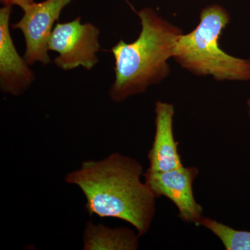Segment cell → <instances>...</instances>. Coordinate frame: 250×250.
<instances>
[{
    "mask_svg": "<svg viewBox=\"0 0 250 250\" xmlns=\"http://www.w3.org/2000/svg\"><path fill=\"white\" fill-rule=\"evenodd\" d=\"M11 6L0 9V88L12 96L22 95L32 85L35 74L21 57L14 45L10 31Z\"/></svg>",
    "mask_w": 250,
    "mask_h": 250,
    "instance_id": "7",
    "label": "cell"
},
{
    "mask_svg": "<svg viewBox=\"0 0 250 250\" xmlns=\"http://www.w3.org/2000/svg\"><path fill=\"white\" fill-rule=\"evenodd\" d=\"M141 31L134 42L123 40L111 49L114 58L115 80L108 90L113 103L145 93L159 84L170 73L167 60L183 31L159 16L151 8L140 10Z\"/></svg>",
    "mask_w": 250,
    "mask_h": 250,
    "instance_id": "2",
    "label": "cell"
},
{
    "mask_svg": "<svg viewBox=\"0 0 250 250\" xmlns=\"http://www.w3.org/2000/svg\"><path fill=\"white\" fill-rule=\"evenodd\" d=\"M229 22V14L223 6H207L196 28L179 36L172 58L197 76H212L220 82L250 80V60L232 57L219 45L222 32Z\"/></svg>",
    "mask_w": 250,
    "mask_h": 250,
    "instance_id": "3",
    "label": "cell"
},
{
    "mask_svg": "<svg viewBox=\"0 0 250 250\" xmlns=\"http://www.w3.org/2000/svg\"><path fill=\"white\" fill-rule=\"evenodd\" d=\"M199 174L196 167H182L164 172L147 170L144 182L156 198L167 197L179 210V217L186 223L200 225L204 218L203 208L195 200L194 180Z\"/></svg>",
    "mask_w": 250,
    "mask_h": 250,
    "instance_id": "6",
    "label": "cell"
},
{
    "mask_svg": "<svg viewBox=\"0 0 250 250\" xmlns=\"http://www.w3.org/2000/svg\"><path fill=\"white\" fill-rule=\"evenodd\" d=\"M72 0H44L34 3L27 9L18 22L13 24L14 29L22 31L25 41L24 59L29 65L39 62L47 65L51 62L49 41L54 23L59 21L62 9Z\"/></svg>",
    "mask_w": 250,
    "mask_h": 250,
    "instance_id": "5",
    "label": "cell"
},
{
    "mask_svg": "<svg viewBox=\"0 0 250 250\" xmlns=\"http://www.w3.org/2000/svg\"><path fill=\"white\" fill-rule=\"evenodd\" d=\"M100 29L90 22L82 23L77 17L70 22H57L49 41V50L58 56L54 62L62 70L82 66L87 70L99 62Z\"/></svg>",
    "mask_w": 250,
    "mask_h": 250,
    "instance_id": "4",
    "label": "cell"
},
{
    "mask_svg": "<svg viewBox=\"0 0 250 250\" xmlns=\"http://www.w3.org/2000/svg\"><path fill=\"white\" fill-rule=\"evenodd\" d=\"M140 236L128 228H111L88 221L83 233V250H136Z\"/></svg>",
    "mask_w": 250,
    "mask_h": 250,
    "instance_id": "9",
    "label": "cell"
},
{
    "mask_svg": "<svg viewBox=\"0 0 250 250\" xmlns=\"http://www.w3.org/2000/svg\"><path fill=\"white\" fill-rule=\"evenodd\" d=\"M4 6H17L24 11L28 7L34 4V0H0Z\"/></svg>",
    "mask_w": 250,
    "mask_h": 250,
    "instance_id": "11",
    "label": "cell"
},
{
    "mask_svg": "<svg viewBox=\"0 0 250 250\" xmlns=\"http://www.w3.org/2000/svg\"><path fill=\"white\" fill-rule=\"evenodd\" d=\"M200 225L218 237L227 250H250V231L230 228L217 220L204 217Z\"/></svg>",
    "mask_w": 250,
    "mask_h": 250,
    "instance_id": "10",
    "label": "cell"
},
{
    "mask_svg": "<svg viewBox=\"0 0 250 250\" xmlns=\"http://www.w3.org/2000/svg\"><path fill=\"white\" fill-rule=\"evenodd\" d=\"M143 174L139 161L113 152L100 160L83 161L64 179L83 192L88 214L124 220L141 237L152 226L156 199L141 180Z\"/></svg>",
    "mask_w": 250,
    "mask_h": 250,
    "instance_id": "1",
    "label": "cell"
},
{
    "mask_svg": "<svg viewBox=\"0 0 250 250\" xmlns=\"http://www.w3.org/2000/svg\"><path fill=\"white\" fill-rule=\"evenodd\" d=\"M155 134L148 152V170L164 172L183 166L178 152V143L174 140L172 104L157 101L155 105Z\"/></svg>",
    "mask_w": 250,
    "mask_h": 250,
    "instance_id": "8",
    "label": "cell"
},
{
    "mask_svg": "<svg viewBox=\"0 0 250 250\" xmlns=\"http://www.w3.org/2000/svg\"><path fill=\"white\" fill-rule=\"evenodd\" d=\"M248 108H249V112L248 113H249V117L250 118V99L248 100Z\"/></svg>",
    "mask_w": 250,
    "mask_h": 250,
    "instance_id": "12",
    "label": "cell"
}]
</instances>
